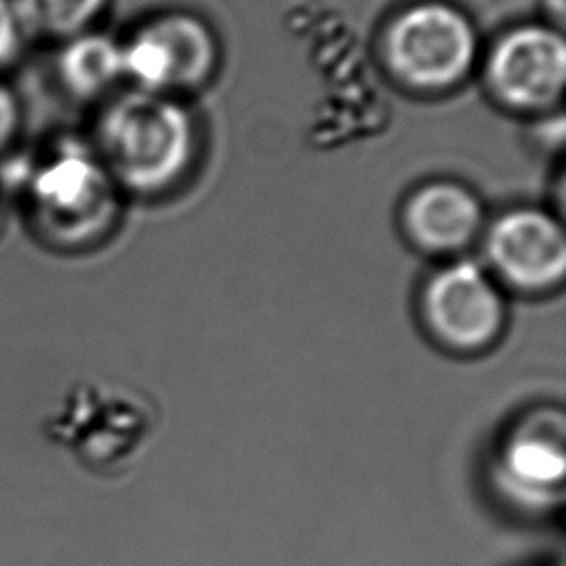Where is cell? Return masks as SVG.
<instances>
[{
    "label": "cell",
    "mask_w": 566,
    "mask_h": 566,
    "mask_svg": "<svg viewBox=\"0 0 566 566\" xmlns=\"http://www.w3.org/2000/svg\"><path fill=\"white\" fill-rule=\"evenodd\" d=\"M91 146L119 192L161 197L195 170L201 135L177 95L124 88L102 104Z\"/></svg>",
    "instance_id": "6da1fadb"
},
{
    "label": "cell",
    "mask_w": 566,
    "mask_h": 566,
    "mask_svg": "<svg viewBox=\"0 0 566 566\" xmlns=\"http://www.w3.org/2000/svg\"><path fill=\"white\" fill-rule=\"evenodd\" d=\"M20 201L31 234L53 252L102 243L119 214V188L91 142L55 139L24 164Z\"/></svg>",
    "instance_id": "7a4b0ae2"
},
{
    "label": "cell",
    "mask_w": 566,
    "mask_h": 566,
    "mask_svg": "<svg viewBox=\"0 0 566 566\" xmlns=\"http://www.w3.org/2000/svg\"><path fill=\"white\" fill-rule=\"evenodd\" d=\"M482 49L471 15L449 0H413L394 11L378 35L387 75L409 93L442 95L478 69Z\"/></svg>",
    "instance_id": "3957f363"
},
{
    "label": "cell",
    "mask_w": 566,
    "mask_h": 566,
    "mask_svg": "<svg viewBox=\"0 0 566 566\" xmlns=\"http://www.w3.org/2000/svg\"><path fill=\"white\" fill-rule=\"evenodd\" d=\"M489 97L517 115L546 117L559 111L566 84V42L548 22L502 31L478 62Z\"/></svg>",
    "instance_id": "277c9868"
},
{
    "label": "cell",
    "mask_w": 566,
    "mask_h": 566,
    "mask_svg": "<svg viewBox=\"0 0 566 566\" xmlns=\"http://www.w3.org/2000/svg\"><path fill=\"white\" fill-rule=\"evenodd\" d=\"M119 44L128 88L177 97L206 86L221 57L212 27L188 11L159 13Z\"/></svg>",
    "instance_id": "5b68a950"
},
{
    "label": "cell",
    "mask_w": 566,
    "mask_h": 566,
    "mask_svg": "<svg viewBox=\"0 0 566 566\" xmlns=\"http://www.w3.org/2000/svg\"><path fill=\"white\" fill-rule=\"evenodd\" d=\"M418 314L427 334L458 354H475L506 325V292L486 268L467 256L449 259L420 285Z\"/></svg>",
    "instance_id": "8992f818"
},
{
    "label": "cell",
    "mask_w": 566,
    "mask_h": 566,
    "mask_svg": "<svg viewBox=\"0 0 566 566\" xmlns=\"http://www.w3.org/2000/svg\"><path fill=\"white\" fill-rule=\"evenodd\" d=\"M480 263L506 292L551 294L566 276V232L562 219L537 206H515L486 219Z\"/></svg>",
    "instance_id": "52a82bcc"
},
{
    "label": "cell",
    "mask_w": 566,
    "mask_h": 566,
    "mask_svg": "<svg viewBox=\"0 0 566 566\" xmlns=\"http://www.w3.org/2000/svg\"><path fill=\"white\" fill-rule=\"evenodd\" d=\"M480 195L455 179L418 184L400 203V230L411 248L429 256L458 259L478 245L486 226Z\"/></svg>",
    "instance_id": "ba28073f"
},
{
    "label": "cell",
    "mask_w": 566,
    "mask_h": 566,
    "mask_svg": "<svg viewBox=\"0 0 566 566\" xmlns=\"http://www.w3.org/2000/svg\"><path fill=\"white\" fill-rule=\"evenodd\" d=\"M551 418H537V427L520 429L500 453V484L526 506H546L562 493L566 473L562 420L551 427Z\"/></svg>",
    "instance_id": "9c48e42d"
},
{
    "label": "cell",
    "mask_w": 566,
    "mask_h": 566,
    "mask_svg": "<svg viewBox=\"0 0 566 566\" xmlns=\"http://www.w3.org/2000/svg\"><path fill=\"white\" fill-rule=\"evenodd\" d=\"M53 71L69 97L77 102L108 99L124 82L122 44L97 29L80 33L57 44Z\"/></svg>",
    "instance_id": "30bf717a"
},
{
    "label": "cell",
    "mask_w": 566,
    "mask_h": 566,
    "mask_svg": "<svg viewBox=\"0 0 566 566\" xmlns=\"http://www.w3.org/2000/svg\"><path fill=\"white\" fill-rule=\"evenodd\" d=\"M27 40L64 42L97 29L111 0H13Z\"/></svg>",
    "instance_id": "8fae6325"
},
{
    "label": "cell",
    "mask_w": 566,
    "mask_h": 566,
    "mask_svg": "<svg viewBox=\"0 0 566 566\" xmlns=\"http://www.w3.org/2000/svg\"><path fill=\"white\" fill-rule=\"evenodd\" d=\"M24 130V104L15 86L0 75V159L20 142Z\"/></svg>",
    "instance_id": "7c38bea8"
},
{
    "label": "cell",
    "mask_w": 566,
    "mask_h": 566,
    "mask_svg": "<svg viewBox=\"0 0 566 566\" xmlns=\"http://www.w3.org/2000/svg\"><path fill=\"white\" fill-rule=\"evenodd\" d=\"M27 42L13 0H0V75L15 66Z\"/></svg>",
    "instance_id": "4fadbf2b"
},
{
    "label": "cell",
    "mask_w": 566,
    "mask_h": 566,
    "mask_svg": "<svg viewBox=\"0 0 566 566\" xmlns=\"http://www.w3.org/2000/svg\"><path fill=\"white\" fill-rule=\"evenodd\" d=\"M546 13H548V24L562 29L564 15H566V2L564 0H544Z\"/></svg>",
    "instance_id": "5bb4252c"
},
{
    "label": "cell",
    "mask_w": 566,
    "mask_h": 566,
    "mask_svg": "<svg viewBox=\"0 0 566 566\" xmlns=\"http://www.w3.org/2000/svg\"><path fill=\"white\" fill-rule=\"evenodd\" d=\"M2 210H4V177L0 175V219H2Z\"/></svg>",
    "instance_id": "9a60e30c"
}]
</instances>
